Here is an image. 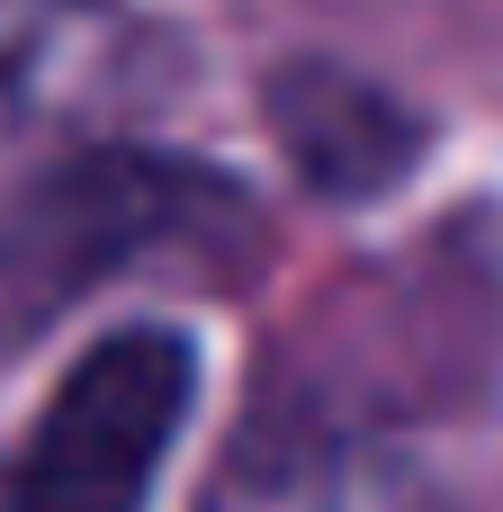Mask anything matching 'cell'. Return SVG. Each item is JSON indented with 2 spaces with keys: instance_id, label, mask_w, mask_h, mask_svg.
<instances>
[{
  "instance_id": "cell-1",
  "label": "cell",
  "mask_w": 503,
  "mask_h": 512,
  "mask_svg": "<svg viewBox=\"0 0 503 512\" xmlns=\"http://www.w3.org/2000/svg\"><path fill=\"white\" fill-rule=\"evenodd\" d=\"M252 198L180 153L81 144L0 198V351L45 333L126 261H252Z\"/></svg>"
},
{
  "instance_id": "cell-2",
  "label": "cell",
  "mask_w": 503,
  "mask_h": 512,
  "mask_svg": "<svg viewBox=\"0 0 503 512\" xmlns=\"http://www.w3.org/2000/svg\"><path fill=\"white\" fill-rule=\"evenodd\" d=\"M198 396V351L171 324H126L81 351V369L36 414L0 512H135L162 477Z\"/></svg>"
},
{
  "instance_id": "cell-3",
  "label": "cell",
  "mask_w": 503,
  "mask_h": 512,
  "mask_svg": "<svg viewBox=\"0 0 503 512\" xmlns=\"http://www.w3.org/2000/svg\"><path fill=\"white\" fill-rule=\"evenodd\" d=\"M144 54L153 27L117 0H0V135L126 108Z\"/></svg>"
},
{
  "instance_id": "cell-4",
  "label": "cell",
  "mask_w": 503,
  "mask_h": 512,
  "mask_svg": "<svg viewBox=\"0 0 503 512\" xmlns=\"http://www.w3.org/2000/svg\"><path fill=\"white\" fill-rule=\"evenodd\" d=\"M261 108H270V135L288 144L297 180L324 189V198H378V189H396L423 162V135H432L396 90H378V81L324 63V54L279 63L261 81Z\"/></svg>"
}]
</instances>
